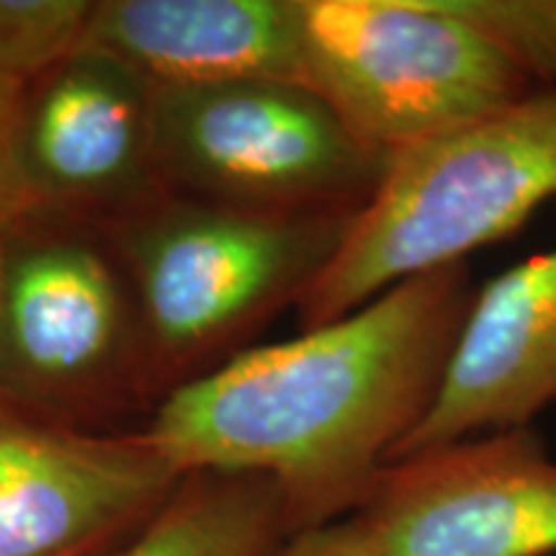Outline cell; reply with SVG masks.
<instances>
[{"mask_svg": "<svg viewBox=\"0 0 556 556\" xmlns=\"http://www.w3.org/2000/svg\"><path fill=\"white\" fill-rule=\"evenodd\" d=\"M96 0H0V80L31 83L80 50Z\"/></svg>", "mask_w": 556, "mask_h": 556, "instance_id": "4fadbf2b", "label": "cell"}, {"mask_svg": "<svg viewBox=\"0 0 556 556\" xmlns=\"http://www.w3.org/2000/svg\"><path fill=\"white\" fill-rule=\"evenodd\" d=\"M325 531L332 556L556 554V462L533 428L422 451Z\"/></svg>", "mask_w": 556, "mask_h": 556, "instance_id": "52a82bcc", "label": "cell"}, {"mask_svg": "<svg viewBox=\"0 0 556 556\" xmlns=\"http://www.w3.org/2000/svg\"><path fill=\"white\" fill-rule=\"evenodd\" d=\"M539 90H556V0H448Z\"/></svg>", "mask_w": 556, "mask_h": 556, "instance_id": "5bb4252c", "label": "cell"}, {"mask_svg": "<svg viewBox=\"0 0 556 556\" xmlns=\"http://www.w3.org/2000/svg\"><path fill=\"white\" fill-rule=\"evenodd\" d=\"M475 291L469 263L407 278L178 381L142 433L184 475L274 479L296 533L351 516L433 405Z\"/></svg>", "mask_w": 556, "mask_h": 556, "instance_id": "6da1fadb", "label": "cell"}, {"mask_svg": "<svg viewBox=\"0 0 556 556\" xmlns=\"http://www.w3.org/2000/svg\"><path fill=\"white\" fill-rule=\"evenodd\" d=\"M178 471L144 433H93L0 402V556H90L150 518Z\"/></svg>", "mask_w": 556, "mask_h": 556, "instance_id": "9c48e42d", "label": "cell"}, {"mask_svg": "<svg viewBox=\"0 0 556 556\" xmlns=\"http://www.w3.org/2000/svg\"><path fill=\"white\" fill-rule=\"evenodd\" d=\"M294 536L274 479L204 469L184 475L150 518L90 556H281Z\"/></svg>", "mask_w": 556, "mask_h": 556, "instance_id": "7c38bea8", "label": "cell"}, {"mask_svg": "<svg viewBox=\"0 0 556 556\" xmlns=\"http://www.w3.org/2000/svg\"><path fill=\"white\" fill-rule=\"evenodd\" d=\"M351 217L253 212L165 191L103 229L135 294L152 387L296 307Z\"/></svg>", "mask_w": 556, "mask_h": 556, "instance_id": "3957f363", "label": "cell"}, {"mask_svg": "<svg viewBox=\"0 0 556 556\" xmlns=\"http://www.w3.org/2000/svg\"><path fill=\"white\" fill-rule=\"evenodd\" d=\"M556 199V90L387 157L338 253L296 302L302 330L351 315L407 278L469 263Z\"/></svg>", "mask_w": 556, "mask_h": 556, "instance_id": "7a4b0ae2", "label": "cell"}, {"mask_svg": "<svg viewBox=\"0 0 556 556\" xmlns=\"http://www.w3.org/2000/svg\"><path fill=\"white\" fill-rule=\"evenodd\" d=\"M152 93L150 80L93 50L26 83L16 163L29 212L109 229L163 197Z\"/></svg>", "mask_w": 556, "mask_h": 556, "instance_id": "ba28073f", "label": "cell"}, {"mask_svg": "<svg viewBox=\"0 0 556 556\" xmlns=\"http://www.w3.org/2000/svg\"><path fill=\"white\" fill-rule=\"evenodd\" d=\"M302 78L387 155L539 90L448 0H296Z\"/></svg>", "mask_w": 556, "mask_h": 556, "instance_id": "5b68a950", "label": "cell"}, {"mask_svg": "<svg viewBox=\"0 0 556 556\" xmlns=\"http://www.w3.org/2000/svg\"><path fill=\"white\" fill-rule=\"evenodd\" d=\"M24 86L0 80V229L29 212L16 163V122Z\"/></svg>", "mask_w": 556, "mask_h": 556, "instance_id": "9a60e30c", "label": "cell"}, {"mask_svg": "<svg viewBox=\"0 0 556 556\" xmlns=\"http://www.w3.org/2000/svg\"><path fill=\"white\" fill-rule=\"evenodd\" d=\"M148 387L137 302L106 232L41 212L0 229V402L80 428Z\"/></svg>", "mask_w": 556, "mask_h": 556, "instance_id": "277c9868", "label": "cell"}, {"mask_svg": "<svg viewBox=\"0 0 556 556\" xmlns=\"http://www.w3.org/2000/svg\"><path fill=\"white\" fill-rule=\"evenodd\" d=\"M80 50L152 86L304 83L296 0H96Z\"/></svg>", "mask_w": 556, "mask_h": 556, "instance_id": "8fae6325", "label": "cell"}, {"mask_svg": "<svg viewBox=\"0 0 556 556\" xmlns=\"http://www.w3.org/2000/svg\"><path fill=\"white\" fill-rule=\"evenodd\" d=\"M152 119L165 189L253 212L356 214L389 157L291 80L155 86Z\"/></svg>", "mask_w": 556, "mask_h": 556, "instance_id": "8992f818", "label": "cell"}, {"mask_svg": "<svg viewBox=\"0 0 556 556\" xmlns=\"http://www.w3.org/2000/svg\"><path fill=\"white\" fill-rule=\"evenodd\" d=\"M554 402L556 245L477 287L433 405L392 462L475 435L531 428Z\"/></svg>", "mask_w": 556, "mask_h": 556, "instance_id": "30bf717a", "label": "cell"}]
</instances>
